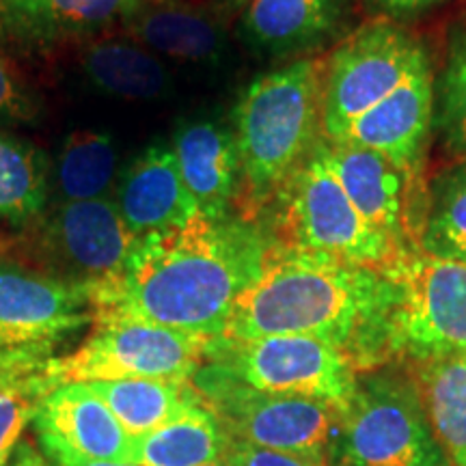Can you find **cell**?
<instances>
[{
    "label": "cell",
    "mask_w": 466,
    "mask_h": 466,
    "mask_svg": "<svg viewBox=\"0 0 466 466\" xmlns=\"http://www.w3.org/2000/svg\"><path fill=\"white\" fill-rule=\"evenodd\" d=\"M268 238L247 218L195 217L138 238L130 259L93 285V319L134 318L217 339L258 277Z\"/></svg>",
    "instance_id": "obj_1"
},
{
    "label": "cell",
    "mask_w": 466,
    "mask_h": 466,
    "mask_svg": "<svg viewBox=\"0 0 466 466\" xmlns=\"http://www.w3.org/2000/svg\"><path fill=\"white\" fill-rule=\"evenodd\" d=\"M389 311L391 285L376 268L268 240L220 339L316 337L370 371L389 357Z\"/></svg>",
    "instance_id": "obj_2"
},
{
    "label": "cell",
    "mask_w": 466,
    "mask_h": 466,
    "mask_svg": "<svg viewBox=\"0 0 466 466\" xmlns=\"http://www.w3.org/2000/svg\"><path fill=\"white\" fill-rule=\"evenodd\" d=\"M324 69L318 56L270 69L233 106L231 130L242 173L238 206L250 214L272 203L322 138Z\"/></svg>",
    "instance_id": "obj_3"
},
{
    "label": "cell",
    "mask_w": 466,
    "mask_h": 466,
    "mask_svg": "<svg viewBox=\"0 0 466 466\" xmlns=\"http://www.w3.org/2000/svg\"><path fill=\"white\" fill-rule=\"evenodd\" d=\"M333 466H447L412 374L370 370L359 376L341 417Z\"/></svg>",
    "instance_id": "obj_4"
},
{
    "label": "cell",
    "mask_w": 466,
    "mask_h": 466,
    "mask_svg": "<svg viewBox=\"0 0 466 466\" xmlns=\"http://www.w3.org/2000/svg\"><path fill=\"white\" fill-rule=\"evenodd\" d=\"M272 203L277 209V242L376 270L400 253L348 199L324 158V138L291 173Z\"/></svg>",
    "instance_id": "obj_5"
},
{
    "label": "cell",
    "mask_w": 466,
    "mask_h": 466,
    "mask_svg": "<svg viewBox=\"0 0 466 466\" xmlns=\"http://www.w3.org/2000/svg\"><path fill=\"white\" fill-rule=\"evenodd\" d=\"M391 285L389 357L412 363L466 354V264L398 253L380 268Z\"/></svg>",
    "instance_id": "obj_6"
},
{
    "label": "cell",
    "mask_w": 466,
    "mask_h": 466,
    "mask_svg": "<svg viewBox=\"0 0 466 466\" xmlns=\"http://www.w3.org/2000/svg\"><path fill=\"white\" fill-rule=\"evenodd\" d=\"M206 363L255 391L318 400L343 412L359 380L357 365L346 352L307 335L217 337Z\"/></svg>",
    "instance_id": "obj_7"
},
{
    "label": "cell",
    "mask_w": 466,
    "mask_h": 466,
    "mask_svg": "<svg viewBox=\"0 0 466 466\" xmlns=\"http://www.w3.org/2000/svg\"><path fill=\"white\" fill-rule=\"evenodd\" d=\"M212 339L134 318L93 319L83 346L50 359L55 384L108 380L188 382L206 365Z\"/></svg>",
    "instance_id": "obj_8"
},
{
    "label": "cell",
    "mask_w": 466,
    "mask_h": 466,
    "mask_svg": "<svg viewBox=\"0 0 466 466\" xmlns=\"http://www.w3.org/2000/svg\"><path fill=\"white\" fill-rule=\"evenodd\" d=\"M192 382L229 439L333 462L343 417L339 408L318 400L255 391L208 363Z\"/></svg>",
    "instance_id": "obj_9"
},
{
    "label": "cell",
    "mask_w": 466,
    "mask_h": 466,
    "mask_svg": "<svg viewBox=\"0 0 466 466\" xmlns=\"http://www.w3.org/2000/svg\"><path fill=\"white\" fill-rule=\"evenodd\" d=\"M425 48L389 17H376L350 33L329 56L322 91V138L343 132L406 78Z\"/></svg>",
    "instance_id": "obj_10"
},
{
    "label": "cell",
    "mask_w": 466,
    "mask_h": 466,
    "mask_svg": "<svg viewBox=\"0 0 466 466\" xmlns=\"http://www.w3.org/2000/svg\"><path fill=\"white\" fill-rule=\"evenodd\" d=\"M89 322V285L0 261V337L9 348L55 343Z\"/></svg>",
    "instance_id": "obj_11"
},
{
    "label": "cell",
    "mask_w": 466,
    "mask_h": 466,
    "mask_svg": "<svg viewBox=\"0 0 466 466\" xmlns=\"http://www.w3.org/2000/svg\"><path fill=\"white\" fill-rule=\"evenodd\" d=\"M61 277L93 285L113 279L130 259L138 238L127 229L113 197L61 203L48 227Z\"/></svg>",
    "instance_id": "obj_12"
},
{
    "label": "cell",
    "mask_w": 466,
    "mask_h": 466,
    "mask_svg": "<svg viewBox=\"0 0 466 466\" xmlns=\"http://www.w3.org/2000/svg\"><path fill=\"white\" fill-rule=\"evenodd\" d=\"M434 83L425 50L395 89L352 121L337 143L357 145L391 160L401 171L412 175L432 126Z\"/></svg>",
    "instance_id": "obj_13"
},
{
    "label": "cell",
    "mask_w": 466,
    "mask_h": 466,
    "mask_svg": "<svg viewBox=\"0 0 466 466\" xmlns=\"http://www.w3.org/2000/svg\"><path fill=\"white\" fill-rule=\"evenodd\" d=\"M149 0H0V37L25 50H50L104 37Z\"/></svg>",
    "instance_id": "obj_14"
},
{
    "label": "cell",
    "mask_w": 466,
    "mask_h": 466,
    "mask_svg": "<svg viewBox=\"0 0 466 466\" xmlns=\"http://www.w3.org/2000/svg\"><path fill=\"white\" fill-rule=\"evenodd\" d=\"M348 14V0H250L238 35L255 56L299 61L333 42Z\"/></svg>",
    "instance_id": "obj_15"
},
{
    "label": "cell",
    "mask_w": 466,
    "mask_h": 466,
    "mask_svg": "<svg viewBox=\"0 0 466 466\" xmlns=\"http://www.w3.org/2000/svg\"><path fill=\"white\" fill-rule=\"evenodd\" d=\"M44 450L58 447L89 460L130 462L132 439L89 384H56L33 419Z\"/></svg>",
    "instance_id": "obj_16"
},
{
    "label": "cell",
    "mask_w": 466,
    "mask_h": 466,
    "mask_svg": "<svg viewBox=\"0 0 466 466\" xmlns=\"http://www.w3.org/2000/svg\"><path fill=\"white\" fill-rule=\"evenodd\" d=\"M171 147L201 217L229 218L242 188L240 156L231 127L217 119H188L175 130Z\"/></svg>",
    "instance_id": "obj_17"
},
{
    "label": "cell",
    "mask_w": 466,
    "mask_h": 466,
    "mask_svg": "<svg viewBox=\"0 0 466 466\" xmlns=\"http://www.w3.org/2000/svg\"><path fill=\"white\" fill-rule=\"evenodd\" d=\"M115 203L127 229L137 238L199 217V208L186 188L173 147L165 141L147 145L130 162L116 186Z\"/></svg>",
    "instance_id": "obj_18"
},
{
    "label": "cell",
    "mask_w": 466,
    "mask_h": 466,
    "mask_svg": "<svg viewBox=\"0 0 466 466\" xmlns=\"http://www.w3.org/2000/svg\"><path fill=\"white\" fill-rule=\"evenodd\" d=\"M119 33L162 61L184 66H217L227 55V33L218 17L179 0H149Z\"/></svg>",
    "instance_id": "obj_19"
},
{
    "label": "cell",
    "mask_w": 466,
    "mask_h": 466,
    "mask_svg": "<svg viewBox=\"0 0 466 466\" xmlns=\"http://www.w3.org/2000/svg\"><path fill=\"white\" fill-rule=\"evenodd\" d=\"M324 158L360 217L398 247L404 233L406 186L410 175L376 151L326 138Z\"/></svg>",
    "instance_id": "obj_20"
},
{
    "label": "cell",
    "mask_w": 466,
    "mask_h": 466,
    "mask_svg": "<svg viewBox=\"0 0 466 466\" xmlns=\"http://www.w3.org/2000/svg\"><path fill=\"white\" fill-rule=\"evenodd\" d=\"M78 66L97 93L127 102H158L173 89L165 61L126 35H104L86 42Z\"/></svg>",
    "instance_id": "obj_21"
},
{
    "label": "cell",
    "mask_w": 466,
    "mask_h": 466,
    "mask_svg": "<svg viewBox=\"0 0 466 466\" xmlns=\"http://www.w3.org/2000/svg\"><path fill=\"white\" fill-rule=\"evenodd\" d=\"M50 346L0 350V466L9 464L42 400L56 387L50 374Z\"/></svg>",
    "instance_id": "obj_22"
},
{
    "label": "cell",
    "mask_w": 466,
    "mask_h": 466,
    "mask_svg": "<svg viewBox=\"0 0 466 466\" xmlns=\"http://www.w3.org/2000/svg\"><path fill=\"white\" fill-rule=\"evenodd\" d=\"M229 436L206 401L188 408L154 432L132 439L138 466H206L225 458Z\"/></svg>",
    "instance_id": "obj_23"
},
{
    "label": "cell",
    "mask_w": 466,
    "mask_h": 466,
    "mask_svg": "<svg viewBox=\"0 0 466 466\" xmlns=\"http://www.w3.org/2000/svg\"><path fill=\"white\" fill-rule=\"evenodd\" d=\"M412 378L447 466H466V354L417 363Z\"/></svg>",
    "instance_id": "obj_24"
},
{
    "label": "cell",
    "mask_w": 466,
    "mask_h": 466,
    "mask_svg": "<svg viewBox=\"0 0 466 466\" xmlns=\"http://www.w3.org/2000/svg\"><path fill=\"white\" fill-rule=\"evenodd\" d=\"M104 400L130 439L154 432L156 428L201 404L195 382L177 380H108L85 382Z\"/></svg>",
    "instance_id": "obj_25"
},
{
    "label": "cell",
    "mask_w": 466,
    "mask_h": 466,
    "mask_svg": "<svg viewBox=\"0 0 466 466\" xmlns=\"http://www.w3.org/2000/svg\"><path fill=\"white\" fill-rule=\"evenodd\" d=\"M116 175V147L113 137L102 130L69 134L58 151L55 182L63 203L110 197Z\"/></svg>",
    "instance_id": "obj_26"
},
{
    "label": "cell",
    "mask_w": 466,
    "mask_h": 466,
    "mask_svg": "<svg viewBox=\"0 0 466 466\" xmlns=\"http://www.w3.org/2000/svg\"><path fill=\"white\" fill-rule=\"evenodd\" d=\"M48 165L35 145L0 132V220L25 225L44 212Z\"/></svg>",
    "instance_id": "obj_27"
},
{
    "label": "cell",
    "mask_w": 466,
    "mask_h": 466,
    "mask_svg": "<svg viewBox=\"0 0 466 466\" xmlns=\"http://www.w3.org/2000/svg\"><path fill=\"white\" fill-rule=\"evenodd\" d=\"M421 253L466 264V160L445 168L430 186Z\"/></svg>",
    "instance_id": "obj_28"
},
{
    "label": "cell",
    "mask_w": 466,
    "mask_h": 466,
    "mask_svg": "<svg viewBox=\"0 0 466 466\" xmlns=\"http://www.w3.org/2000/svg\"><path fill=\"white\" fill-rule=\"evenodd\" d=\"M434 126L447 149L466 160V26L447 35V56L434 86Z\"/></svg>",
    "instance_id": "obj_29"
},
{
    "label": "cell",
    "mask_w": 466,
    "mask_h": 466,
    "mask_svg": "<svg viewBox=\"0 0 466 466\" xmlns=\"http://www.w3.org/2000/svg\"><path fill=\"white\" fill-rule=\"evenodd\" d=\"M35 116L37 106L31 91L0 56V124H31Z\"/></svg>",
    "instance_id": "obj_30"
},
{
    "label": "cell",
    "mask_w": 466,
    "mask_h": 466,
    "mask_svg": "<svg viewBox=\"0 0 466 466\" xmlns=\"http://www.w3.org/2000/svg\"><path fill=\"white\" fill-rule=\"evenodd\" d=\"M223 460L227 466H333L330 460L324 458L264 450V447H253L233 439H229Z\"/></svg>",
    "instance_id": "obj_31"
},
{
    "label": "cell",
    "mask_w": 466,
    "mask_h": 466,
    "mask_svg": "<svg viewBox=\"0 0 466 466\" xmlns=\"http://www.w3.org/2000/svg\"><path fill=\"white\" fill-rule=\"evenodd\" d=\"M389 20H408L425 11L439 7L445 0H371Z\"/></svg>",
    "instance_id": "obj_32"
},
{
    "label": "cell",
    "mask_w": 466,
    "mask_h": 466,
    "mask_svg": "<svg viewBox=\"0 0 466 466\" xmlns=\"http://www.w3.org/2000/svg\"><path fill=\"white\" fill-rule=\"evenodd\" d=\"M44 453L58 466H138L134 462H126V460H89L76 456V453L67 450H58V447H48V450H44Z\"/></svg>",
    "instance_id": "obj_33"
},
{
    "label": "cell",
    "mask_w": 466,
    "mask_h": 466,
    "mask_svg": "<svg viewBox=\"0 0 466 466\" xmlns=\"http://www.w3.org/2000/svg\"><path fill=\"white\" fill-rule=\"evenodd\" d=\"M7 466H58V464L52 462L44 451H39L31 441H20Z\"/></svg>",
    "instance_id": "obj_34"
},
{
    "label": "cell",
    "mask_w": 466,
    "mask_h": 466,
    "mask_svg": "<svg viewBox=\"0 0 466 466\" xmlns=\"http://www.w3.org/2000/svg\"><path fill=\"white\" fill-rule=\"evenodd\" d=\"M220 5H223L225 9H231V11H242L247 5L250 3V0H218Z\"/></svg>",
    "instance_id": "obj_35"
},
{
    "label": "cell",
    "mask_w": 466,
    "mask_h": 466,
    "mask_svg": "<svg viewBox=\"0 0 466 466\" xmlns=\"http://www.w3.org/2000/svg\"><path fill=\"white\" fill-rule=\"evenodd\" d=\"M206 466H227L225 460H218V462H212V464H206Z\"/></svg>",
    "instance_id": "obj_36"
},
{
    "label": "cell",
    "mask_w": 466,
    "mask_h": 466,
    "mask_svg": "<svg viewBox=\"0 0 466 466\" xmlns=\"http://www.w3.org/2000/svg\"><path fill=\"white\" fill-rule=\"evenodd\" d=\"M3 348H9V346H7V343L3 341V337H0V350H3Z\"/></svg>",
    "instance_id": "obj_37"
}]
</instances>
